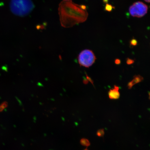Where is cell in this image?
Returning a JSON list of instances; mask_svg holds the SVG:
<instances>
[{
    "instance_id": "cell-1",
    "label": "cell",
    "mask_w": 150,
    "mask_h": 150,
    "mask_svg": "<svg viewBox=\"0 0 150 150\" xmlns=\"http://www.w3.org/2000/svg\"><path fill=\"white\" fill-rule=\"evenodd\" d=\"M59 11L61 25L64 28H70L84 22L88 16L87 10H83L81 5L71 1H62L59 5Z\"/></svg>"
},
{
    "instance_id": "cell-2",
    "label": "cell",
    "mask_w": 150,
    "mask_h": 150,
    "mask_svg": "<svg viewBox=\"0 0 150 150\" xmlns=\"http://www.w3.org/2000/svg\"><path fill=\"white\" fill-rule=\"evenodd\" d=\"M10 9L13 13L24 16L29 14L34 8L31 0H11Z\"/></svg>"
},
{
    "instance_id": "cell-3",
    "label": "cell",
    "mask_w": 150,
    "mask_h": 150,
    "mask_svg": "<svg viewBox=\"0 0 150 150\" xmlns=\"http://www.w3.org/2000/svg\"><path fill=\"white\" fill-rule=\"evenodd\" d=\"M96 57L91 50H85L80 52L78 57L80 66L89 68L95 63Z\"/></svg>"
},
{
    "instance_id": "cell-4",
    "label": "cell",
    "mask_w": 150,
    "mask_h": 150,
    "mask_svg": "<svg viewBox=\"0 0 150 150\" xmlns=\"http://www.w3.org/2000/svg\"><path fill=\"white\" fill-rule=\"evenodd\" d=\"M148 7L141 1H137L131 5L129 12L131 16L134 17L142 18L147 13Z\"/></svg>"
},
{
    "instance_id": "cell-5",
    "label": "cell",
    "mask_w": 150,
    "mask_h": 150,
    "mask_svg": "<svg viewBox=\"0 0 150 150\" xmlns=\"http://www.w3.org/2000/svg\"><path fill=\"white\" fill-rule=\"evenodd\" d=\"M109 98L110 99H117L120 98L119 87L114 85L113 88L110 89L108 92Z\"/></svg>"
},
{
    "instance_id": "cell-6",
    "label": "cell",
    "mask_w": 150,
    "mask_h": 150,
    "mask_svg": "<svg viewBox=\"0 0 150 150\" xmlns=\"http://www.w3.org/2000/svg\"><path fill=\"white\" fill-rule=\"evenodd\" d=\"M144 80L143 77L140 75H135L134 76L133 79L127 84V87L129 89L132 88L133 86L135 84H137L141 82Z\"/></svg>"
},
{
    "instance_id": "cell-7",
    "label": "cell",
    "mask_w": 150,
    "mask_h": 150,
    "mask_svg": "<svg viewBox=\"0 0 150 150\" xmlns=\"http://www.w3.org/2000/svg\"><path fill=\"white\" fill-rule=\"evenodd\" d=\"M115 8V7L112 6L111 5L106 4L105 6V10L108 12H111L112 9Z\"/></svg>"
},
{
    "instance_id": "cell-8",
    "label": "cell",
    "mask_w": 150,
    "mask_h": 150,
    "mask_svg": "<svg viewBox=\"0 0 150 150\" xmlns=\"http://www.w3.org/2000/svg\"><path fill=\"white\" fill-rule=\"evenodd\" d=\"M7 106V103L6 102H3L0 105V112H2Z\"/></svg>"
},
{
    "instance_id": "cell-9",
    "label": "cell",
    "mask_w": 150,
    "mask_h": 150,
    "mask_svg": "<svg viewBox=\"0 0 150 150\" xmlns=\"http://www.w3.org/2000/svg\"><path fill=\"white\" fill-rule=\"evenodd\" d=\"M137 41L136 39H131L130 41V45L131 46H136L137 45Z\"/></svg>"
},
{
    "instance_id": "cell-10",
    "label": "cell",
    "mask_w": 150,
    "mask_h": 150,
    "mask_svg": "<svg viewBox=\"0 0 150 150\" xmlns=\"http://www.w3.org/2000/svg\"><path fill=\"white\" fill-rule=\"evenodd\" d=\"M134 59H130V58H127V59L126 63L127 65H131L134 63Z\"/></svg>"
},
{
    "instance_id": "cell-11",
    "label": "cell",
    "mask_w": 150,
    "mask_h": 150,
    "mask_svg": "<svg viewBox=\"0 0 150 150\" xmlns=\"http://www.w3.org/2000/svg\"><path fill=\"white\" fill-rule=\"evenodd\" d=\"M81 143L82 145L84 146H88L89 145V142L87 140L83 139L81 140Z\"/></svg>"
},
{
    "instance_id": "cell-12",
    "label": "cell",
    "mask_w": 150,
    "mask_h": 150,
    "mask_svg": "<svg viewBox=\"0 0 150 150\" xmlns=\"http://www.w3.org/2000/svg\"><path fill=\"white\" fill-rule=\"evenodd\" d=\"M104 134V131L103 129H101V130H98L97 132V134L99 136H102Z\"/></svg>"
},
{
    "instance_id": "cell-13",
    "label": "cell",
    "mask_w": 150,
    "mask_h": 150,
    "mask_svg": "<svg viewBox=\"0 0 150 150\" xmlns=\"http://www.w3.org/2000/svg\"><path fill=\"white\" fill-rule=\"evenodd\" d=\"M86 79L88 80V81L91 82V83L93 84V81L91 79V78H90L89 76H88L87 74H86Z\"/></svg>"
},
{
    "instance_id": "cell-14",
    "label": "cell",
    "mask_w": 150,
    "mask_h": 150,
    "mask_svg": "<svg viewBox=\"0 0 150 150\" xmlns=\"http://www.w3.org/2000/svg\"><path fill=\"white\" fill-rule=\"evenodd\" d=\"M121 61L119 59H116L115 60V64L117 65H119L120 64Z\"/></svg>"
},
{
    "instance_id": "cell-15",
    "label": "cell",
    "mask_w": 150,
    "mask_h": 150,
    "mask_svg": "<svg viewBox=\"0 0 150 150\" xmlns=\"http://www.w3.org/2000/svg\"><path fill=\"white\" fill-rule=\"evenodd\" d=\"M83 82L84 84H87L88 83L89 81L86 79H84L83 80Z\"/></svg>"
},
{
    "instance_id": "cell-16",
    "label": "cell",
    "mask_w": 150,
    "mask_h": 150,
    "mask_svg": "<svg viewBox=\"0 0 150 150\" xmlns=\"http://www.w3.org/2000/svg\"><path fill=\"white\" fill-rule=\"evenodd\" d=\"M103 1L104 2V3H107L108 2V0H103Z\"/></svg>"
},
{
    "instance_id": "cell-17",
    "label": "cell",
    "mask_w": 150,
    "mask_h": 150,
    "mask_svg": "<svg viewBox=\"0 0 150 150\" xmlns=\"http://www.w3.org/2000/svg\"><path fill=\"white\" fill-rule=\"evenodd\" d=\"M146 2H147L148 3H150V0H144Z\"/></svg>"
},
{
    "instance_id": "cell-18",
    "label": "cell",
    "mask_w": 150,
    "mask_h": 150,
    "mask_svg": "<svg viewBox=\"0 0 150 150\" xmlns=\"http://www.w3.org/2000/svg\"><path fill=\"white\" fill-rule=\"evenodd\" d=\"M64 1H70V0H64Z\"/></svg>"
},
{
    "instance_id": "cell-19",
    "label": "cell",
    "mask_w": 150,
    "mask_h": 150,
    "mask_svg": "<svg viewBox=\"0 0 150 150\" xmlns=\"http://www.w3.org/2000/svg\"></svg>"
}]
</instances>
